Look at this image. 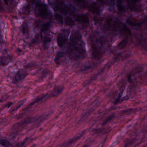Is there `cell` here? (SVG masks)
Segmentation results:
<instances>
[{"mask_svg": "<svg viewBox=\"0 0 147 147\" xmlns=\"http://www.w3.org/2000/svg\"><path fill=\"white\" fill-rule=\"evenodd\" d=\"M85 48L82 41V37L79 32L73 31L70 39V43L66 49V54L70 59L80 60L85 58Z\"/></svg>", "mask_w": 147, "mask_h": 147, "instance_id": "cell-1", "label": "cell"}, {"mask_svg": "<svg viewBox=\"0 0 147 147\" xmlns=\"http://www.w3.org/2000/svg\"><path fill=\"white\" fill-rule=\"evenodd\" d=\"M35 13L36 15L43 18H46L49 15L48 7L44 3H38L35 8Z\"/></svg>", "mask_w": 147, "mask_h": 147, "instance_id": "cell-2", "label": "cell"}, {"mask_svg": "<svg viewBox=\"0 0 147 147\" xmlns=\"http://www.w3.org/2000/svg\"><path fill=\"white\" fill-rule=\"evenodd\" d=\"M69 33L70 30L69 29H63L58 34L57 42L59 47H62L64 45L68 39Z\"/></svg>", "mask_w": 147, "mask_h": 147, "instance_id": "cell-3", "label": "cell"}, {"mask_svg": "<svg viewBox=\"0 0 147 147\" xmlns=\"http://www.w3.org/2000/svg\"><path fill=\"white\" fill-rule=\"evenodd\" d=\"M91 53L92 57L95 59H99L102 56V52L100 49L95 43L91 44Z\"/></svg>", "mask_w": 147, "mask_h": 147, "instance_id": "cell-4", "label": "cell"}, {"mask_svg": "<svg viewBox=\"0 0 147 147\" xmlns=\"http://www.w3.org/2000/svg\"><path fill=\"white\" fill-rule=\"evenodd\" d=\"M55 7L57 10H59L64 15H66L69 12V9L63 3L60 1H57L55 4Z\"/></svg>", "mask_w": 147, "mask_h": 147, "instance_id": "cell-5", "label": "cell"}, {"mask_svg": "<svg viewBox=\"0 0 147 147\" xmlns=\"http://www.w3.org/2000/svg\"><path fill=\"white\" fill-rule=\"evenodd\" d=\"M32 120V118H28L27 119H25L23 121H21L19 122L15 123L13 126L12 127V129L13 130H16V129H19L21 128L22 127L26 125L27 124L31 122V121Z\"/></svg>", "mask_w": 147, "mask_h": 147, "instance_id": "cell-6", "label": "cell"}, {"mask_svg": "<svg viewBox=\"0 0 147 147\" xmlns=\"http://www.w3.org/2000/svg\"><path fill=\"white\" fill-rule=\"evenodd\" d=\"M28 75V73L26 71L23 69H20L18 71L15 77L16 81L17 82H20L24 79Z\"/></svg>", "mask_w": 147, "mask_h": 147, "instance_id": "cell-7", "label": "cell"}, {"mask_svg": "<svg viewBox=\"0 0 147 147\" xmlns=\"http://www.w3.org/2000/svg\"><path fill=\"white\" fill-rule=\"evenodd\" d=\"M89 11L97 15H100V7L96 2L90 3L88 8Z\"/></svg>", "mask_w": 147, "mask_h": 147, "instance_id": "cell-8", "label": "cell"}, {"mask_svg": "<svg viewBox=\"0 0 147 147\" xmlns=\"http://www.w3.org/2000/svg\"><path fill=\"white\" fill-rule=\"evenodd\" d=\"M76 21L81 23H88L89 22V19L86 15L82 14L74 16Z\"/></svg>", "mask_w": 147, "mask_h": 147, "instance_id": "cell-9", "label": "cell"}, {"mask_svg": "<svg viewBox=\"0 0 147 147\" xmlns=\"http://www.w3.org/2000/svg\"><path fill=\"white\" fill-rule=\"evenodd\" d=\"M12 59L10 56L0 57V65L6 66L12 61Z\"/></svg>", "mask_w": 147, "mask_h": 147, "instance_id": "cell-10", "label": "cell"}, {"mask_svg": "<svg viewBox=\"0 0 147 147\" xmlns=\"http://www.w3.org/2000/svg\"><path fill=\"white\" fill-rule=\"evenodd\" d=\"M84 132H83V133H80V134H79L77 135V136L74 137L73 139H71V140H70L69 141L67 142L66 143H64V144L63 145V146H69L70 145H71V144H73V143L76 142L78 140H79V139L84 135Z\"/></svg>", "mask_w": 147, "mask_h": 147, "instance_id": "cell-11", "label": "cell"}, {"mask_svg": "<svg viewBox=\"0 0 147 147\" xmlns=\"http://www.w3.org/2000/svg\"><path fill=\"white\" fill-rule=\"evenodd\" d=\"M64 58V54L62 52H58L56 54L55 60H54L55 63L58 65H61L63 62V59Z\"/></svg>", "mask_w": 147, "mask_h": 147, "instance_id": "cell-12", "label": "cell"}, {"mask_svg": "<svg viewBox=\"0 0 147 147\" xmlns=\"http://www.w3.org/2000/svg\"><path fill=\"white\" fill-rule=\"evenodd\" d=\"M63 89V87H61V86H59V87L55 88L51 94V97H53L57 96L61 91H62Z\"/></svg>", "mask_w": 147, "mask_h": 147, "instance_id": "cell-13", "label": "cell"}, {"mask_svg": "<svg viewBox=\"0 0 147 147\" xmlns=\"http://www.w3.org/2000/svg\"><path fill=\"white\" fill-rule=\"evenodd\" d=\"M65 25L70 26H73L75 25V22L73 20L69 17H66L65 18Z\"/></svg>", "mask_w": 147, "mask_h": 147, "instance_id": "cell-14", "label": "cell"}, {"mask_svg": "<svg viewBox=\"0 0 147 147\" xmlns=\"http://www.w3.org/2000/svg\"><path fill=\"white\" fill-rule=\"evenodd\" d=\"M0 145L4 147H10L12 146V144L6 140H0Z\"/></svg>", "mask_w": 147, "mask_h": 147, "instance_id": "cell-15", "label": "cell"}, {"mask_svg": "<svg viewBox=\"0 0 147 147\" xmlns=\"http://www.w3.org/2000/svg\"><path fill=\"white\" fill-rule=\"evenodd\" d=\"M55 19L57 21L59 22L61 25L63 24V18L61 15L59 14H56L55 15Z\"/></svg>", "mask_w": 147, "mask_h": 147, "instance_id": "cell-16", "label": "cell"}, {"mask_svg": "<svg viewBox=\"0 0 147 147\" xmlns=\"http://www.w3.org/2000/svg\"><path fill=\"white\" fill-rule=\"evenodd\" d=\"M51 25V24L50 22H47V23L44 24L43 26V27H42V31H41V32H45V31H46L47 30H48V28L50 27Z\"/></svg>", "mask_w": 147, "mask_h": 147, "instance_id": "cell-17", "label": "cell"}, {"mask_svg": "<svg viewBox=\"0 0 147 147\" xmlns=\"http://www.w3.org/2000/svg\"><path fill=\"white\" fill-rule=\"evenodd\" d=\"M28 28L27 25H23V27H22V31L24 33H27L28 31Z\"/></svg>", "mask_w": 147, "mask_h": 147, "instance_id": "cell-18", "label": "cell"}, {"mask_svg": "<svg viewBox=\"0 0 147 147\" xmlns=\"http://www.w3.org/2000/svg\"><path fill=\"white\" fill-rule=\"evenodd\" d=\"M75 1H76L78 3H79V4L81 3V4H83L85 3V0H75Z\"/></svg>", "mask_w": 147, "mask_h": 147, "instance_id": "cell-19", "label": "cell"}, {"mask_svg": "<svg viewBox=\"0 0 147 147\" xmlns=\"http://www.w3.org/2000/svg\"><path fill=\"white\" fill-rule=\"evenodd\" d=\"M98 1L102 2V3H105V1H106V0H98Z\"/></svg>", "mask_w": 147, "mask_h": 147, "instance_id": "cell-20", "label": "cell"}, {"mask_svg": "<svg viewBox=\"0 0 147 147\" xmlns=\"http://www.w3.org/2000/svg\"><path fill=\"white\" fill-rule=\"evenodd\" d=\"M4 101V100L3 99V98H1V99H0V103H1L2 102H3V101Z\"/></svg>", "mask_w": 147, "mask_h": 147, "instance_id": "cell-21", "label": "cell"}, {"mask_svg": "<svg viewBox=\"0 0 147 147\" xmlns=\"http://www.w3.org/2000/svg\"><path fill=\"white\" fill-rule=\"evenodd\" d=\"M0 112H1V109H0Z\"/></svg>", "mask_w": 147, "mask_h": 147, "instance_id": "cell-22", "label": "cell"}]
</instances>
